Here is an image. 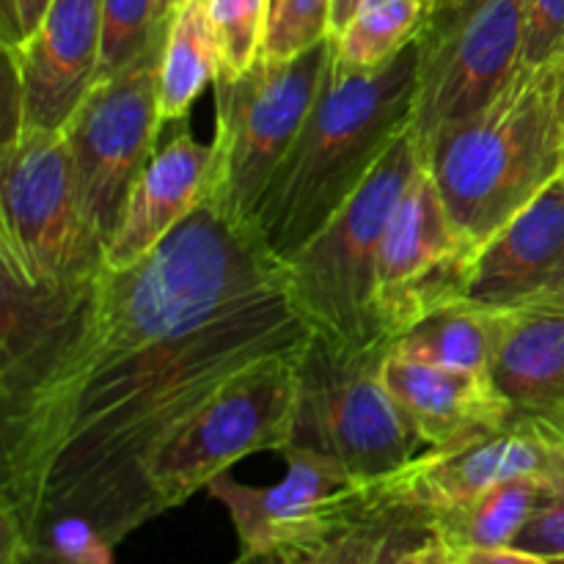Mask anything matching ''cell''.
Returning <instances> with one entry per match:
<instances>
[{
    "mask_svg": "<svg viewBox=\"0 0 564 564\" xmlns=\"http://www.w3.org/2000/svg\"><path fill=\"white\" fill-rule=\"evenodd\" d=\"M312 339L284 264L209 202L132 268L99 259L53 290L3 279L0 564H22L53 518H83L116 549L163 516L165 446Z\"/></svg>",
    "mask_w": 564,
    "mask_h": 564,
    "instance_id": "1",
    "label": "cell"
},
{
    "mask_svg": "<svg viewBox=\"0 0 564 564\" xmlns=\"http://www.w3.org/2000/svg\"><path fill=\"white\" fill-rule=\"evenodd\" d=\"M413 94L416 42L372 72L330 58L323 91L251 220L281 264L330 224L408 130Z\"/></svg>",
    "mask_w": 564,
    "mask_h": 564,
    "instance_id": "2",
    "label": "cell"
},
{
    "mask_svg": "<svg viewBox=\"0 0 564 564\" xmlns=\"http://www.w3.org/2000/svg\"><path fill=\"white\" fill-rule=\"evenodd\" d=\"M457 229L482 246L562 176L564 58L523 66L505 91L422 149Z\"/></svg>",
    "mask_w": 564,
    "mask_h": 564,
    "instance_id": "3",
    "label": "cell"
},
{
    "mask_svg": "<svg viewBox=\"0 0 564 564\" xmlns=\"http://www.w3.org/2000/svg\"><path fill=\"white\" fill-rule=\"evenodd\" d=\"M422 169V147L408 124L356 196L284 262L292 295L317 334L361 347L391 339L375 306L378 259L391 215Z\"/></svg>",
    "mask_w": 564,
    "mask_h": 564,
    "instance_id": "4",
    "label": "cell"
},
{
    "mask_svg": "<svg viewBox=\"0 0 564 564\" xmlns=\"http://www.w3.org/2000/svg\"><path fill=\"white\" fill-rule=\"evenodd\" d=\"M334 58V39L242 75H215L213 169L204 202L251 226L264 187L295 147Z\"/></svg>",
    "mask_w": 564,
    "mask_h": 564,
    "instance_id": "5",
    "label": "cell"
},
{
    "mask_svg": "<svg viewBox=\"0 0 564 564\" xmlns=\"http://www.w3.org/2000/svg\"><path fill=\"white\" fill-rule=\"evenodd\" d=\"M394 339L347 345L314 330L297 367L292 441L339 463L356 482H378L419 455L383 369Z\"/></svg>",
    "mask_w": 564,
    "mask_h": 564,
    "instance_id": "6",
    "label": "cell"
},
{
    "mask_svg": "<svg viewBox=\"0 0 564 564\" xmlns=\"http://www.w3.org/2000/svg\"><path fill=\"white\" fill-rule=\"evenodd\" d=\"M99 259L64 132L9 127L0 152L3 279L25 290H53Z\"/></svg>",
    "mask_w": 564,
    "mask_h": 564,
    "instance_id": "7",
    "label": "cell"
},
{
    "mask_svg": "<svg viewBox=\"0 0 564 564\" xmlns=\"http://www.w3.org/2000/svg\"><path fill=\"white\" fill-rule=\"evenodd\" d=\"M523 0H444L416 39L411 130L419 147L494 102L523 69Z\"/></svg>",
    "mask_w": 564,
    "mask_h": 564,
    "instance_id": "8",
    "label": "cell"
},
{
    "mask_svg": "<svg viewBox=\"0 0 564 564\" xmlns=\"http://www.w3.org/2000/svg\"><path fill=\"white\" fill-rule=\"evenodd\" d=\"M160 55L94 83L64 132L75 165L83 218L99 253L113 237L132 185L160 147Z\"/></svg>",
    "mask_w": 564,
    "mask_h": 564,
    "instance_id": "9",
    "label": "cell"
},
{
    "mask_svg": "<svg viewBox=\"0 0 564 564\" xmlns=\"http://www.w3.org/2000/svg\"><path fill=\"white\" fill-rule=\"evenodd\" d=\"M301 358L237 380L165 446L152 468L160 512L182 507L242 457L290 446Z\"/></svg>",
    "mask_w": 564,
    "mask_h": 564,
    "instance_id": "10",
    "label": "cell"
},
{
    "mask_svg": "<svg viewBox=\"0 0 564 564\" xmlns=\"http://www.w3.org/2000/svg\"><path fill=\"white\" fill-rule=\"evenodd\" d=\"M477 251L452 220L427 169L419 171L380 248L375 306L383 334L400 339L438 308L466 301Z\"/></svg>",
    "mask_w": 564,
    "mask_h": 564,
    "instance_id": "11",
    "label": "cell"
},
{
    "mask_svg": "<svg viewBox=\"0 0 564 564\" xmlns=\"http://www.w3.org/2000/svg\"><path fill=\"white\" fill-rule=\"evenodd\" d=\"M3 53L11 127L61 132L97 83L102 0H53L36 33Z\"/></svg>",
    "mask_w": 564,
    "mask_h": 564,
    "instance_id": "12",
    "label": "cell"
},
{
    "mask_svg": "<svg viewBox=\"0 0 564 564\" xmlns=\"http://www.w3.org/2000/svg\"><path fill=\"white\" fill-rule=\"evenodd\" d=\"M518 477H543L564 485V441L512 419L507 427L460 449H427L378 482L397 499L435 516Z\"/></svg>",
    "mask_w": 564,
    "mask_h": 564,
    "instance_id": "13",
    "label": "cell"
},
{
    "mask_svg": "<svg viewBox=\"0 0 564 564\" xmlns=\"http://www.w3.org/2000/svg\"><path fill=\"white\" fill-rule=\"evenodd\" d=\"M286 474L270 488H251L220 474L207 485L209 496L229 510L240 554H262L323 527L361 490L345 468L308 446L290 444Z\"/></svg>",
    "mask_w": 564,
    "mask_h": 564,
    "instance_id": "14",
    "label": "cell"
},
{
    "mask_svg": "<svg viewBox=\"0 0 564 564\" xmlns=\"http://www.w3.org/2000/svg\"><path fill=\"white\" fill-rule=\"evenodd\" d=\"M564 295V176L479 246L466 301L488 312Z\"/></svg>",
    "mask_w": 564,
    "mask_h": 564,
    "instance_id": "15",
    "label": "cell"
},
{
    "mask_svg": "<svg viewBox=\"0 0 564 564\" xmlns=\"http://www.w3.org/2000/svg\"><path fill=\"white\" fill-rule=\"evenodd\" d=\"M494 314L490 380L516 422L564 441V295Z\"/></svg>",
    "mask_w": 564,
    "mask_h": 564,
    "instance_id": "16",
    "label": "cell"
},
{
    "mask_svg": "<svg viewBox=\"0 0 564 564\" xmlns=\"http://www.w3.org/2000/svg\"><path fill=\"white\" fill-rule=\"evenodd\" d=\"M383 378L408 427L430 452L460 449L512 422L510 402L490 375L411 361L391 350Z\"/></svg>",
    "mask_w": 564,
    "mask_h": 564,
    "instance_id": "17",
    "label": "cell"
},
{
    "mask_svg": "<svg viewBox=\"0 0 564 564\" xmlns=\"http://www.w3.org/2000/svg\"><path fill=\"white\" fill-rule=\"evenodd\" d=\"M213 169V143H202L187 130V119L154 149L132 185L124 215L105 246L102 262L113 270L132 268L160 246L198 204Z\"/></svg>",
    "mask_w": 564,
    "mask_h": 564,
    "instance_id": "18",
    "label": "cell"
},
{
    "mask_svg": "<svg viewBox=\"0 0 564 564\" xmlns=\"http://www.w3.org/2000/svg\"><path fill=\"white\" fill-rule=\"evenodd\" d=\"M556 482L543 477H518L444 512H430L441 538L457 551L507 549L516 543L529 518L538 512Z\"/></svg>",
    "mask_w": 564,
    "mask_h": 564,
    "instance_id": "19",
    "label": "cell"
},
{
    "mask_svg": "<svg viewBox=\"0 0 564 564\" xmlns=\"http://www.w3.org/2000/svg\"><path fill=\"white\" fill-rule=\"evenodd\" d=\"M220 69L218 42L207 14V0H185L176 9L160 55V119L185 121L196 99L213 86Z\"/></svg>",
    "mask_w": 564,
    "mask_h": 564,
    "instance_id": "20",
    "label": "cell"
},
{
    "mask_svg": "<svg viewBox=\"0 0 564 564\" xmlns=\"http://www.w3.org/2000/svg\"><path fill=\"white\" fill-rule=\"evenodd\" d=\"M496 314L460 301L438 308L397 339L394 352L411 361L490 375Z\"/></svg>",
    "mask_w": 564,
    "mask_h": 564,
    "instance_id": "21",
    "label": "cell"
},
{
    "mask_svg": "<svg viewBox=\"0 0 564 564\" xmlns=\"http://www.w3.org/2000/svg\"><path fill=\"white\" fill-rule=\"evenodd\" d=\"M427 22L422 0H364L345 31L334 39L336 64L352 72H372L413 44Z\"/></svg>",
    "mask_w": 564,
    "mask_h": 564,
    "instance_id": "22",
    "label": "cell"
},
{
    "mask_svg": "<svg viewBox=\"0 0 564 564\" xmlns=\"http://www.w3.org/2000/svg\"><path fill=\"white\" fill-rule=\"evenodd\" d=\"M180 0H102L99 80L130 69L165 44Z\"/></svg>",
    "mask_w": 564,
    "mask_h": 564,
    "instance_id": "23",
    "label": "cell"
},
{
    "mask_svg": "<svg viewBox=\"0 0 564 564\" xmlns=\"http://www.w3.org/2000/svg\"><path fill=\"white\" fill-rule=\"evenodd\" d=\"M273 6L275 0H207L220 53L218 75L237 77L262 61Z\"/></svg>",
    "mask_w": 564,
    "mask_h": 564,
    "instance_id": "24",
    "label": "cell"
},
{
    "mask_svg": "<svg viewBox=\"0 0 564 564\" xmlns=\"http://www.w3.org/2000/svg\"><path fill=\"white\" fill-rule=\"evenodd\" d=\"M22 564H116L113 545L88 521L61 516L33 534Z\"/></svg>",
    "mask_w": 564,
    "mask_h": 564,
    "instance_id": "25",
    "label": "cell"
},
{
    "mask_svg": "<svg viewBox=\"0 0 564 564\" xmlns=\"http://www.w3.org/2000/svg\"><path fill=\"white\" fill-rule=\"evenodd\" d=\"M334 0H275L264 58L284 61L330 36Z\"/></svg>",
    "mask_w": 564,
    "mask_h": 564,
    "instance_id": "26",
    "label": "cell"
},
{
    "mask_svg": "<svg viewBox=\"0 0 564 564\" xmlns=\"http://www.w3.org/2000/svg\"><path fill=\"white\" fill-rule=\"evenodd\" d=\"M527 44L523 64L540 66L564 58V0H523Z\"/></svg>",
    "mask_w": 564,
    "mask_h": 564,
    "instance_id": "27",
    "label": "cell"
},
{
    "mask_svg": "<svg viewBox=\"0 0 564 564\" xmlns=\"http://www.w3.org/2000/svg\"><path fill=\"white\" fill-rule=\"evenodd\" d=\"M512 545L545 560H564V485L545 496Z\"/></svg>",
    "mask_w": 564,
    "mask_h": 564,
    "instance_id": "28",
    "label": "cell"
},
{
    "mask_svg": "<svg viewBox=\"0 0 564 564\" xmlns=\"http://www.w3.org/2000/svg\"><path fill=\"white\" fill-rule=\"evenodd\" d=\"M53 0H3V50L17 47L36 33Z\"/></svg>",
    "mask_w": 564,
    "mask_h": 564,
    "instance_id": "29",
    "label": "cell"
},
{
    "mask_svg": "<svg viewBox=\"0 0 564 564\" xmlns=\"http://www.w3.org/2000/svg\"><path fill=\"white\" fill-rule=\"evenodd\" d=\"M400 564H460V551L452 549V545L441 538V532L435 529L433 521L430 532L422 534V538L405 551Z\"/></svg>",
    "mask_w": 564,
    "mask_h": 564,
    "instance_id": "30",
    "label": "cell"
},
{
    "mask_svg": "<svg viewBox=\"0 0 564 564\" xmlns=\"http://www.w3.org/2000/svg\"><path fill=\"white\" fill-rule=\"evenodd\" d=\"M237 564H328L308 540H292L262 554H240Z\"/></svg>",
    "mask_w": 564,
    "mask_h": 564,
    "instance_id": "31",
    "label": "cell"
},
{
    "mask_svg": "<svg viewBox=\"0 0 564 564\" xmlns=\"http://www.w3.org/2000/svg\"><path fill=\"white\" fill-rule=\"evenodd\" d=\"M460 564H551V560L507 545V549L460 551Z\"/></svg>",
    "mask_w": 564,
    "mask_h": 564,
    "instance_id": "32",
    "label": "cell"
},
{
    "mask_svg": "<svg viewBox=\"0 0 564 564\" xmlns=\"http://www.w3.org/2000/svg\"><path fill=\"white\" fill-rule=\"evenodd\" d=\"M361 3L364 0H334V9H330V36L345 31V25L352 20V14H356Z\"/></svg>",
    "mask_w": 564,
    "mask_h": 564,
    "instance_id": "33",
    "label": "cell"
},
{
    "mask_svg": "<svg viewBox=\"0 0 564 564\" xmlns=\"http://www.w3.org/2000/svg\"><path fill=\"white\" fill-rule=\"evenodd\" d=\"M422 3H424V9H427V14H430V11H433L435 6H441V3H444V0H422Z\"/></svg>",
    "mask_w": 564,
    "mask_h": 564,
    "instance_id": "34",
    "label": "cell"
},
{
    "mask_svg": "<svg viewBox=\"0 0 564 564\" xmlns=\"http://www.w3.org/2000/svg\"><path fill=\"white\" fill-rule=\"evenodd\" d=\"M551 564H564V560H551Z\"/></svg>",
    "mask_w": 564,
    "mask_h": 564,
    "instance_id": "35",
    "label": "cell"
},
{
    "mask_svg": "<svg viewBox=\"0 0 564 564\" xmlns=\"http://www.w3.org/2000/svg\"><path fill=\"white\" fill-rule=\"evenodd\" d=\"M562 176H564V165H562Z\"/></svg>",
    "mask_w": 564,
    "mask_h": 564,
    "instance_id": "36",
    "label": "cell"
},
{
    "mask_svg": "<svg viewBox=\"0 0 564 564\" xmlns=\"http://www.w3.org/2000/svg\"><path fill=\"white\" fill-rule=\"evenodd\" d=\"M180 3H185V0H180Z\"/></svg>",
    "mask_w": 564,
    "mask_h": 564,
    "instance_id": "37",
    "label": "cell"
}]
</instances>
